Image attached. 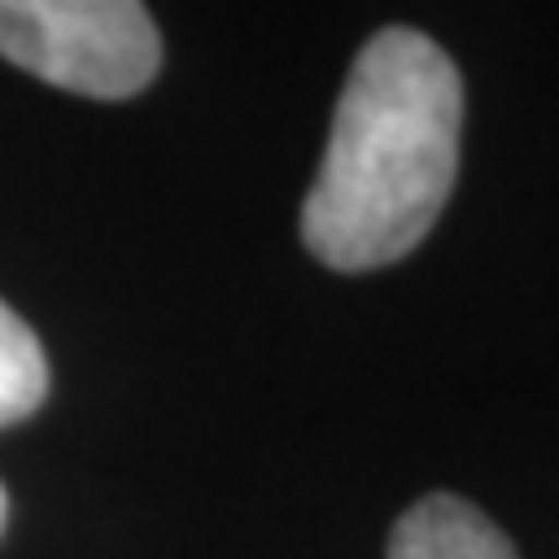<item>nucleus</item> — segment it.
Returning a JSON list of instances; mask_svg holds the SVG:
<instances>
[{"instance_id":"nucleus-1","label":"nucleus","mask_w":559,"mask_h":559,"mask_svg":"<svg viewBox=\"0 0 559 559\" xmlns=\"http://www.w3.org/2000/svg\"><path fill=\"white\" fill-rule=\"evenodd\" d=\"M461 115V73L440 41L409 26L362 41L300 207L306 249L342 275L419 249L456 187Z\"/></svg>"},{"instance_id":"nucleus-2","label":"nucleus","mask_w":559,"mask_h":559,"mask_svg":"<svg viewBox=\"0 0 559 559\" xmlns=\"http://www.w3.org/2000/svg\"><path fill=\"white\" fill-rule=\"evenodd\" d=\"M0 58L32 79L130 99L160 68V32L145 0H0Z\"/></svg>"},{"instance_id":"nucleus-3","label":"nucleus","mask_w":559,"mask_h":559,"mask_svg":"<svg viewBox=\"0 0 559 559\" xmlns=\"http://www.w3.org/2000/svg\"><path fill=\"white\" fill-rule=\"evenodd\" d=\"M389 559H519V549L477 502L430 492L394 523Z\"/></svg>"},{"instance_id":"nucleus-4","label":"nucleus","mask_w":559,"mask_h":559,"mask_svg":"<svg viewBox=\"0 0 559 559\" xmlns=\"http://www.w3.org/2000/svg\"><path fill=\"white\" fill-rule=\"evenodd\" d=\"M47 353H41L37 332L0 300V425L37 415L47 400Z\"/></svg>"},{"instance_id":"nucleus-5","label":"nucleus","mask_w":559,"mask_h":559,"mask_svg":"<svg viewBox=\"0 0 559 559\" xmlns=\"http://www.w3.org/2000/svg\"><path fill=\"white\" fill-rule=\"evenodd\" d=\"M0 534H5V487H0Z\"/></svg>"}]
</instances>
